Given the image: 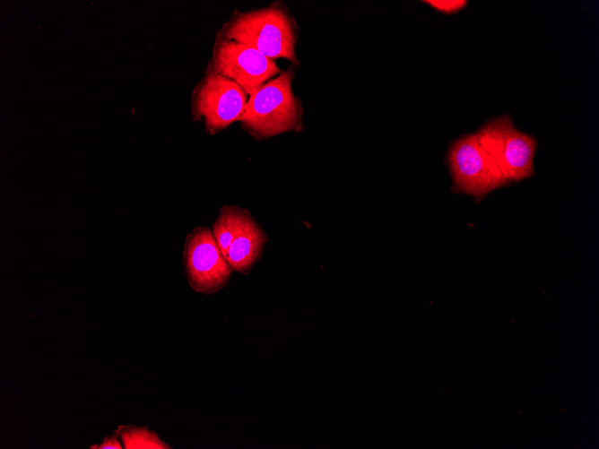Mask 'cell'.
<instances>
[{"instance_id":"6da1fadb","label":"cell","mask_w":599,"mask_h":449,"mask_svg":"<svg viewBox=\"0 0 599 449\" xmlns=\"http://www.w3.org/2000/svg\"><path fill=\"white\" fill-rule=\"evenodd\" d=\"M217 37L247 45L273 60L286 58L298 63L294 23L283 9L275 5L234 11Z\"/></svg>"},{"instance_id":"7a4b0ae2","label":"cell","mask_w":599,"mask_h":449,"mask_svg":"<svg viewBox=\"0 0 599 449\" xmlns=\"http://www.w3.org/2000/svg\"><path fill=\"white\" fill-rule=\"evenodd\" d=\"M292 68L282 72L253 92L240 123L248 134L266 139L301 126V107L292 91Z\"/></svg>"},{"instance_id":"3957f363","label":"cell","mask_w":599,"mask_h":449,"mask_svg":"<svg viewBox=\"0 0 599 449\" xmlns=\"http://www.w3.org/2000/svg\"><path fill=\"white\" fill-rule=\"evenodd\" d=\"M482 148L497 162L508 181H520L534 174L536 141L518 131L508 116L495 118L477 133Z\"/></svg>"},{"instance_id":"277c9868","label":"cell","mask_w":599,"mask_h":449,"mask_svg":"<svg viewBox=\"0 0 599 449\" xmlns=\"http://www.w3.org/2000/svg\"><path fill=\"white\" fill-rule=\"evenodd\" d=\"M448 159L458 191L482 197L508 183L495 160L481 145L477 134L456 141Z\"/></svg>"},{"instance_id":"5b68a950","label":"cell","mask_w":599,"mask_h":449,"mask_svg":"<svg viewBox=\"0 0 599 449\" xmlns=\"http://www.w3.org/2000/svg\"><path fill=\"white\" fill-rule=\"evenodd\" d=\"M248 97L235 82L209 65L194 93V110L198 117L204 118L207 130L215 134L240 120Z\"/></svg>"},{"instance_id":"8992f818","label":"cell","mask_w":599,"mask_h":449,"mask_svg":"<svg viewBox=\"0 0 599 449\" xmlns=\"http://www.w3.org/2000/svg\"><path fill=\"white\" fill-rule=\"evenodd\" d=\"M210 66L239 85L250 96L282 71L275 61L256 49L234 40L217 37Z\"/></svg>"},{"instance_id":"52a82bcc","label":"cell","mask_w":599,"mask_h":449,"mask_svg":"<svg viewBox=\"0 0 599 449\" xmlns=\"http://www.w3.org/2000/svg\"><path fill=\"white\" fill-rule=\"evenodd\" d=\"M184 265L192 289L206 295L224 288L232 272L213 232L206 227H198L187 236Z\"/></svg>"},{"instance_id":"ba28073f","label":"cell","mask_w":599,"mask_h":449,"mask_svg":"<svg viewBox=\"0 0 599 449\" xmlns=\"http://www.w3.org/2000/svg\"><path fill=\"white\" fill-rule=\"evenodd\" d=\"M266 240L263 229L248 214L226 255L231 270L247 274L259 259Z\"/></svg>"},{"instance_id":"9c48e42d","label":"cell","mask_w":599,"mask_h":449,"mask_svg":"<svg viewBox=\"0 0 599 449\" xmlns=\"http://www.w3.org/2000/svg\"><path fill=\"white\" fill-rule=\"evenodd\" d=\"M249 212L234 205L223 206L213 225V235L226 258L228 249Z\"/></svg>"},{"instance_id":"30bf717a","label":"cell","mask_w":599,"mask_h":449,"mask_svg":"<svg viewBox=\"0 0 599 449\" xmlns=\"http://www.w3.org/2000/svg\"><path fill=\"white\" fill-rule=\"evenodd\" d=\"M125 449H171L154 431L146 427L121 425L115 431Z\"/></svg>"},{"instance_id":"8fae6325","label":"cell","mask_w":599,"mask_h":449,"mask_svg":"<svg viewBox=\"0 0 599 449\" xmlns=\"http://www.w3.org/2000/svg\"><path fill=\"white\" fill-rule=\"evenodd\" d=\"M426 3H428L429 4H430L431 6H433L434 8H436V9L441 11V12L449 13L456 12V11L460 10L461 8H463L464 6L466 1H446V0H444V1H438V0L432 1V0H430V1H426Z\"/></svg>"},{"instance_id":"7c38bea8","label":"cell","mask_w":599,"mask_h":449,"mask_svg":"<svg viewBox=\"0 0 599 449\" xmlns=\"http://www.w3.org/2000/svg\"><path fill=\"white\" fill-rule=\"evenodd\" d=\"M120 438L115 432L110 436L104 437L100 444L92 445L90 446L91 449H123V445L120 442Z\"/></svg>"}]
</instances>
